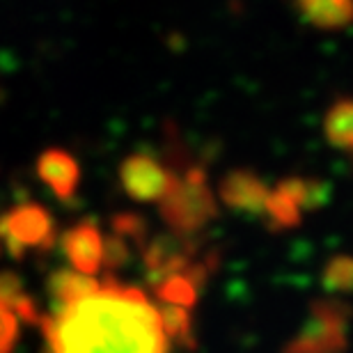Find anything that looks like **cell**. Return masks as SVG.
Masks as SVG:
<instances>
[{
    "mask_svg": "<svg viewBox=\"0 0 353 353\" xmlns=\"http://www.w3.org/2000/svg\"><path fill=\"white\" fill-rule=\"evenodd\" d=\"M321 282L326 292L349 294L353 292V257H333L323 268Z\"/></svg>",
    "mask_w": 353,
    "mask_h": 353,
    "instance_id": "e0dca14e",
    "label": "cell"
},
{
    "mask_svg": "<svg viewBox=\"0 0 353 353\" xmlns=\"http://www.w3.org/2000/svg\"><path fill=\"white\" fill-rule=\"evenodd\" d=\"M159 316L168 342L188 344V347L193 344V323H190V312L186 307L163 305L159 307Z\"/></svg>",
    "mask_w": 353,
    "mask_h": 353,
    "instance_id": "2e32d148",
    "label": "cell"
},
{
    "mask_svg": "<svg viewBox=\"0 0 353 353\" xmlns=\"http://www.w3.org/2000/svg\"><path fill=\"white\" fill-rule=\"evenodd\" d=\"M159 209L172 234L188 236L202 230L218 211L202 168H188L181 176H174L172 188L159 202Z\"/></svg>",
    "mask_w": 353,
    "mask_h": 353,
    "instance_id": "7a4b0ae2",
    "label": "cell"
},
{
    "mask_svg": "<svg viewBox=\"0 0 353 353\" xmlns=\"http://www.w3.org/2000/svg\"><path fill=\"white\" fill-rule=\"evenodd\" d=\"M296 7L319 30H340L353 23V0H296Z\"/></svg>",
    "mask_w": 353,
    "mask_h": 353,
    "instance_id": "8fae6325",
    "label": "cell"
},
{
    "mask_svg": "<svg viewBox=\"0 0 353 353\" xmlns=\"http://www.w3.org/2000/svg\"><path fill=\"white\" fill-rule=\"evenodd\" d=\"M58 241L53 216L34 202H23L0 216V243L14 259L30 250H48Z\"/></svg>",
    "mask_w": 353,
    "mask_h": 353,
    "instance_id": "277c9868",
    "label": "cell"
},
{
    "mask_svg": "<svg viewBox=\"0 0 353 353\" xmlns=\"http://www.w3.org/2000/svg\"><path fill=\"white\" fill-rule=\"evenodd\" d=\"M193 252L195 245L188 241L186 236H159L154 241L147 243L145 248V266L150 271L154 285L159 280L168 278L174 273H186L190 271L193 264Z\"/></svg>",
    "mask_w": 353,
    "mask_h": 353,
    "instance_id": "ba28073f",
    "label": "cell"
},
{
    "mask_svg": "<svg viewBox=\"0 0 353 353\" xmlns=\"http://www.w3.org/2000/svg\"><path fill=\"white\" fill-rule=\"evenodd\" d=\"M0 303H5L7 307L12 310L19 319L37 323L39 321V312L34 301L30 299V294L23 292V285H21V278L14 273H0Z\"/></svg>",
    "mask_w": 353,
    "mask_h": 353,
    "instance_id": "5bb4252c",
    "label": "cell"
},
{
    "mask_svg": "<svg viewBox=\"0 0 353 353\" xmlns=\"http://www.w3.org/2000/svg\"><path fill=\"white\" fill-rule=\"evenodd\" d=\"M51 353H168L159 307L138 287L99 282L85 296L39 316Z\"/></svg>",
    "mask_w": 353,
    "mask_h": 353,
    "instance_id": "6da1fadb",
    "label": "cell"
},
{
    "mask_svg": "<svg viewBox=\"0 0 353 353\" xmlns=\"http://www.w3.org/2000/svg\"><path fill=\"white\" fill-rule=\"evenodd\" d=\"M60 245L65 257L69 259V264H72V271L90 275V278H94L101 271L105 239L94 223H76L74 228H69L60 236Z\"/></svg>",
    "mask_w": 353,
    "mask_h": 353,
    "instance_id": "52a82bcc",
    "label": "cell"
},
{
    "mask_svg": "<svg viewBox=\"0 0 353 353\" xmlns=\"http://www.w3.org/2000/svg\"><path fill=\"white\" fill-rule=\"evenodd\" d=\"M37 176L46 183L48 190L62 202L74 200L81 183V168L72 154L58 147H51L37 159Z\"/></svg>",
    "mask_w": 353,
    "mask_h": 353,
    "instance_id": "9c48e42d",
    "label": "cell"
},
{
    "mask_svg": "<svg viewBox=\"0 0 353 353\" xmlns=\"http://www.w3.org/2000/svg\"><path fill=\"white\" fill-rule=\"evenodd\" d=\"M97 287H99L97 278L76 273L72 268L53 273L51 282H48V289H51L55 305H62V303H69V301L79 299V296H85L88 292H92V289H97Z\"/></svg>",
    "mask_w": 353,
    "mask_h": 353,
    "instance_id": "9a60e30c",
    "label": "cell"
},
{
    "mask_svg": "<svg viewBox=\"0 0 353 353\" xmlns=\"http://www.w3.org/2000/svg\"><path fill=\"white\" fill-rule=\"evenodd\" d=\"M271 190L250 170H234L221 181V197L230 209L241 214H264Z\"/></svg>",
    "mask_w": 353,
    "mask_h": 353,
    "instance_id": "30bf717a",
    "label": "cell"
},
{
    "mask_svg": "<svg viewBox=\"0 0 353 353\" xmlns=\"http://www.w3.org/2000/svg\"><path fill=\"white\" fill-rule=\"evenodd\" d=\"M207 275L202 264H195L186 273H174L168 278L159 280L154 285V294L163 305H176V307H190L197 299V285Z\"/></svg>",
    "mask_w": 353,
    "mask_h": 353,
    "instance_id": "7c38bea8",
    "label": "cell"
},
{
    "mask_svg": "<svg viewBox=\"0 0 353 353\" xmlns=\"http://www.w3.org/2000/svg\"><path fill=\"white\" fill-rule=\"evenodd\" d=\"M174 176L170 168L150 154H131L119 165V181L124 193L136 202H161L172 188Z\"/></svg>",
    "mask_w": 353,
    "mask_h": 353,
    "instance_id": "8992f818",
    "label": "cell"
},
{
    "mask_svg": "<svg viewBox=\"0 0 353 353\" xmlns=\"http://www.w3.org/2000/svg\"><path fill=\"white\" fill-rule=\"evenodd\" d=\"M349 307L335 299L314 301L282 353H344L349 347Z\"/></svg>",
    "mask_w": 353,
    "mask_h": 353,
    "instance_id": "3957f363",
    "label": "cell"
},
{
    "mask_svg": "<svg viewBox=\"0 0 353 353\" xmlns=\"http://www.w3.org/2000/svg\"><path fill=\"white\" fill-rule=\"evenodd\" d=\"M323 193H326V188L321 183L292 176V179L280 181L278 188H273L268 193L264 216L278 230L294 228V225H299L303 211L312 209L314 204H321Z\"/></svg>",
    "mask_w": 353,
    "mask_h": 353,
    "instance_id": "5b68a950",
    "label": "cell"
},
{
    "mask_svg": "<svg viewBox=\"0 0 353 353\" xmlns=\"http://www.w3.org/2000/svg\"><path fill=\"white\" fill-rule=\"evenodd\" d=\"M323 133L335 150L353 154V99H340L323 119Z\"/></svg>",
    "mask_w": 353,
    "mask_h": 353,
    "instance_id": "4fadbf2b",
    "label": "cell"
},
{
    "mask_svg": "<svg viewBox=\"0 0 353 353\" xmlns=\"http://www.w3.org/2000/svg\"><path fill=\"white\" fill-rule=\"evenodd\" d=\"M19 337V316L0 303V353H12Z\"/></svg>",
    "mask_w": 353,
    "mask_h": 353,
    "instance_id": "ac0fdd59",
    "label": "cell"
}]
</instances>
